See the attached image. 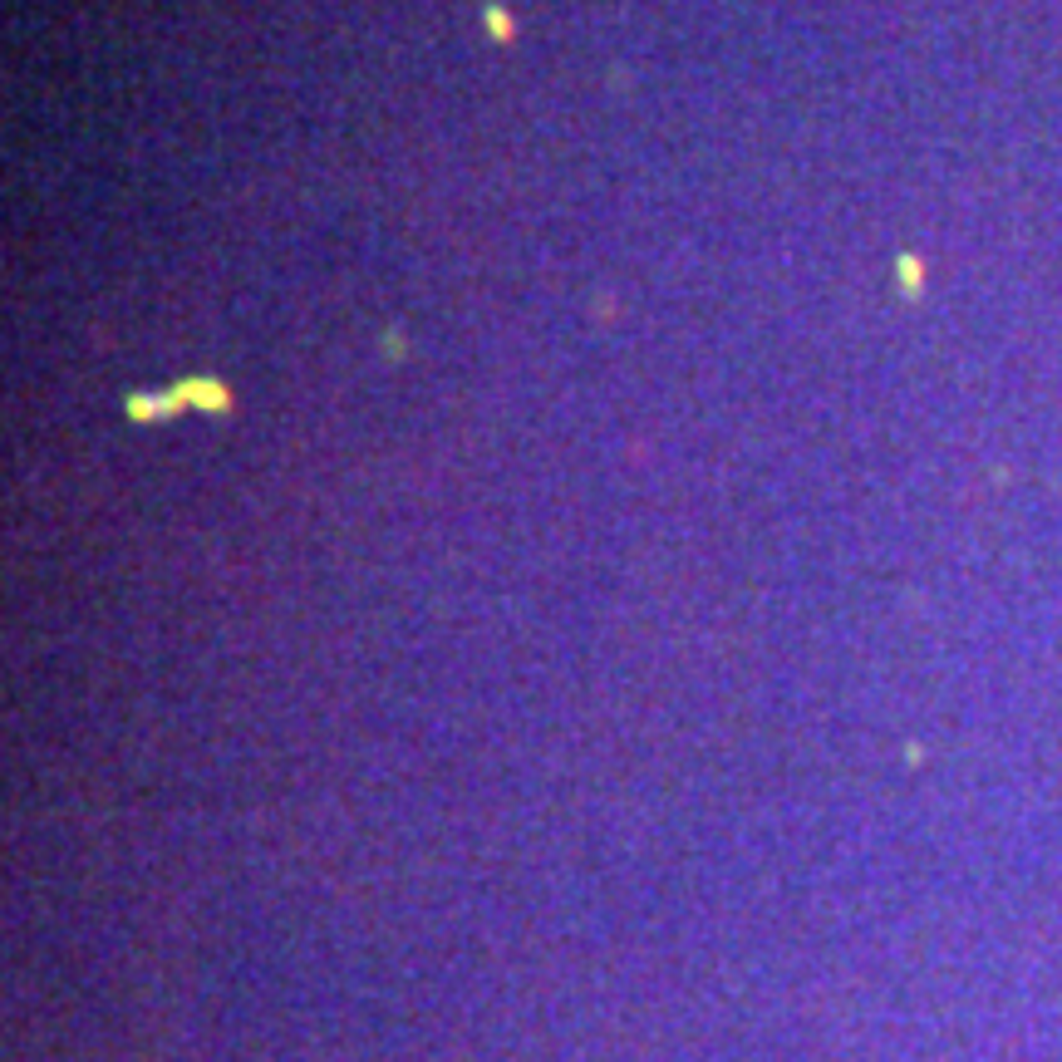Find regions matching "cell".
Here are the masks:
<instances>
[{
  "label": "cell",
  "instance_id": "2",
  "mask_svg": "<svg viewBox=\"0 0 1062 1062\" xmlns=\"http://www.w3.org/2000/svg\"><path fill=\"white\" fill-rule=\"evenodd\" d=\"M895 291H900V300H920L925 295V261L920 256H895Z\"/></svg>",
  "mask_w": 1062,
  "mask_h": 1062
},
{
  "label": "cell",
  "instance_id": "3",
  "mask_svg": "<svg viewBox=\"0 0 1062 1062\" xmlns=\"http://www.w3.org/2000/svg\"><path fill=\"white\" fill-rule=\"evenodd\" d=\"M182 409V394H163V399H148V394H133V399H128V418H133V423H158V418H163V413H177Z\"/></svg>",
  "mask_w": 1062,
  "mask_h": 1062
},
{
  "label": "cell",
  "instance_id": "1",
  "mask_svg": "<svg viewBox=\"0 0 1062 1062\" xmlns=\"http://www.w3.org/2000/svg\"><path fill=\"white\" fill-rule=\"evenodd\" d=\"M177 394H182V404H197V409H207V413H227V409H232V394H227L217 379H182V384H177Z\"/></svg>",
  "mask_w": 1062,
  "mask_h": 1062
},
{
  "label": "cell",
  "instance_id": "4",
  "mask_svg": "<svg viewBox=\"0 0 1062 1062\" xmlns=\"http://www.w3.org/2000/svg\"><path fill=\"white\" fill-rule=\"evenodd\" d=\"M482 20H487V35H492V40H512V15H507L502 5H487Z\"/></svg>",
  "mask_w": 1062,
  "mask_h": 1062
},
{
  "label": "cell",
  "instance_id": "5",
  "mask_svg": "<svg viewBox=\"0 0 1062 1062\" xmlns=\"http://www.w3.org/2000/svg\"><path fill=\"white\" fill-rule=\"evenodd\" d=\"M384 354H389V359H404V335H399V330L384 335Z\"/></svg>",
  "mask_w": 1062,
  "mask_h": 1062
}]
</instances>
